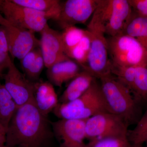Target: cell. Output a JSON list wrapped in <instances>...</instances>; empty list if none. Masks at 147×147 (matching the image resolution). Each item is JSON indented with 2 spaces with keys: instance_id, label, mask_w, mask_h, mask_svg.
Masks as SVG:
<instances>
[{
  "instance_id": "obj_1",
  "label": "cell",
  "mask_w": 147,
  "mask_h": 147,
  "mask_svg": "<svg viewBox=\"0 0 147 147\" xmlns=\"http://www.w3.org/2000/svg\"><path fill=\"white\" fill-rule=\"evenodd\" d=\"M47 116L32 100L17 108L6 130L8 147H42L52 135Z\"/></svg>"
},
{
  "instance_id": "obj_2",
  "label": "cell",
  "mask_w": 147,
  "mask_h": 147,
  "mask_svg": "<svg viewBox=\"0 0 147 147\" xmlns=\"http://www.w3.org/2000/svg\"><path fill=\"white\" fill-rule=\"evenodd\" d=\"M132 14L128 0H99L87 30L109 37L123 34Z\"/></svg>"
},
{
  "instance_id": "obj_3",
  "label": "cell",
  "mask_w": 147,
  "mask_h": 147,
  "mask_svg": "<svg viewBox=\"0 0 147 147\" xmlns=\"http://www.w3.org/2000/svg\"><path fill=\"white\" fill-rule=\"evenodd\" d=\"M104 100L110 113L119 116L129 125L139 120L138 104L131 92L113 74L100 79Z\"/></svg>"
},
{
  "instance_id": "obj_4",
  "label": "cell",
  "mask_w": 147,
  "mask_h": 147,
  "mask_svg": "<svg viewBox=\"0 0 147 147\" xmlns=\"http://www.w3.org/2000/svg\"><path fill=\"white\" fill-rule=\"evenodd\" d=\"M53 111L60 119L76 120H86L100 113L110 112L96 79L82 96L69 102L59 103Z\"/></svg>"
},
{
  "instance_id": "obj_5",
  "label": "cell",
  "mask_w": 147,
  "mask_h": 147,
  "mask_svg": "<svg viewBox=\"0 0 147 147\" xmlns=\"http://www.w3.org/2000/svg\"><path fill=\"white\" fill-rule=\"evenodd\" d=\"M111 65L120 67L147 66V52L138 41L125 34L107 38Z\"/></svg>"
},
{
  "instance_id": "obj_6",
  "label": "cell",
  "mask_w": 147,
  "mask_h": 147,
  "mask_svg": "<svg viewBox=\"0 0 147 147\" xmlns=\"http://www.w3.org/2000/svg\"><path fill=\"white\" fill-rule=\"evenodd\" d=\"M0 13L11 24L34 33L42 31L48 20L44 13L11 0H0Z\"/></svg>"
},
{
  "instance_id": "obj_7",
  "label": "cell",
  "mask_w": 147,
  "mask_h": 147,
  "mask_svg": "<svg viewBox=\"0 0 147 147\" xmlns=\"http://www.w3.org/2000/svg\"><path fill=\"white\" fill-rule=\"evenodd\" d=\"M129 125L110 112L96 114L86 120V139L89 141L110 137L128 136Z\"/></svg>"
},
{
  "instance_id": "obj_8",
  "label": "cell",
  "mask_w": 147,
  "mask_h": 147,
  "mask_svg": "<svg viewBox=\"0 0 147 147\" xmlns=\"http://www.w3.org/2000/svg\"><path fill=\"white\" fill-rule=\"evenodd\" d=\"M88 31L91 45L86 67L84 70L100 79L112 74L111 64L108 55L107 38L100 32Z\"/></svg>"
},
{
  "instance_id": "obj_9",
  "label": "cell",
  "mask_w": 147,
  "mask_h": 147,
  "mask_svg": "<svg viewBox=\"0 0 147 147\" xmlns=\"http://www.w3.org/2000/svg\"><path fill=\"white\" fill-rule=\"evenodd\" d=\"M0 26L5 31L9 54L12 58L21 60L32 50L40 47V41L34 33L11 24L1 13Z\"/></svg>"
},
{
  "instance_id": "obj_10",
  "label": "cell",
  "mask_w": 147,
  "mask_h": 147,
  "mask_svg": "<svg viewBox=\"0 0 147 147\" xmlns=\"http://www.w3.org/2000/svg\"><path fill=\"white\" fill-rule=\"evenodd\" d=\"M3 77L4 85L18 108L34 100L35 82L30 81L21 73L13 61Z\"/></svg>"
},
{
  "instance_id": "obj_11",
  "label": "cell",
  "mask_w": 147,
  "mask_h": 147,
  "mask_svg": "<svg viewBox=\"0 0 147 147\" xmlns=\"http://www.w3.org/2000/svg\"><path fill=\"white\" fill-rule=\"evenodd\" d=\"M99 0H67L61 3L59 16L57 21L64 29L76 24L86 23L93 14Z\"/></svg>"
},
{
  "instance_id": "obj_12",
  "label": "cell",
  "mask_w": 147,
  "mask_h": 147,
  "mask_svg": "<svg viewBox=\"0 0 147 147\" xmlns=\"http://www.w3.org/2000/svg\"><path fill=\"white\" fill-rule=\"evenodd\" d=\"M86 120L60 119L51 123L60 147H86Z\"/></svg>"
},
{
  "instance_id": "obj_13",
  "label": "cell",
  "mask_w": 147,
  "mask_h": 147,
  "mask_svg": "<svg viewBox=\"0 0 147 147\" xmlns=\"http://www.w3.org/2000/svg\"><path fill=\"white\" fill-rule=\"evenodd\" d=\"M40 48L45 67L70 59L65 53L61 33L51 28L48 24L40 32Z\"/></svg>"
},
{
  "instance_id": "obj_14",
  "label": "cell",
  "mask_w": 147,
  "mask_h": 147,
  "mask_svg": "<svg viewBox=\"0 0 147 147\" xmlns=\"http://www.w3.org/2000/svg\"><path fill=\"white\" fill-rule=\"evenodd\" d=\"M122 84L137 103L147 101V66L127 68L123 76Z\"/></svg>"
},
{
  "instance_id": "obj_15",
  "label": "cell",
  "mask_w": 147,
  "mask_h": 147,
  "mask_svg": "<svg viewBox=\"0 0 147 147\" xmlns=\"http://www.w3.org/2000/svg\"><path fill=\"white\" fill-rule=\"evenodd\" d=\"M34 100L40 113L47 117L59 103L54 86L48 81L35 82Z\"/></svg>"
},
{
  "instance_id": "obj_16",
  "label": "cell",
  "mask_w": 147,
  "mask_h": 147,
  "mask_svg": "<svg viewBox=\"0 0 147 147\" xmlns=\"http://www.w3.org/2000/svg\"><path fill=\"white\" fill-rule=\"evenodd\" d=\"M81 68L79 63L71 59L55 63L47 68L48 82L53 86L61 87L79 74L82 71Z\"/></svg>"
},
{
  "instance_id": "obj_17",
  "label": "cell",
  "mask_w": 147,
  "mask_h": 147,
  "mask_svg": "<svg viewBox=\"0 0 147 147\" xmlns=\"http://www.w3.org/2000/svg\"><path fill=\"white\" fill-rule=\"evenodd\" d=\"M96 79L86 70H83L68 84L59 99V103L73 101L84 94Z\"/></svg>"
},
{
  "instance_id": "obj_18",
  "label": "cell",
  "mask_w": 147,
  "mask_h": 147,
  "mask_svg": "<svg viewBox=\"0 0 147 147\" xmlns=\"http://www.w3.org/2000/svg\"><path fill=\"white\" fill-rule=\"evenodd\" d=\"M17 4L44 13L48 19L57 20L60 13L61 2L58 0H11Z\"/></svg>"
},
{
  "instance_id": "obj_19",
  "label": "cell",
  "mask_w": 147,
  "mask_h": 147,
  "mask_svg": "<svg viewBox=\"0 0 147 147\" xmlns=\"http://www.w3.org/2000/svg\"><path fill=\"white\" fill-rule=\"evenodd\" d=\"M123 34L133 38L147 52V18L139 16L132 11L131 18Z\"/></svg>"
},
{
  "instance_id": "obj_20",
  "label": "cell",
  "mask_w": 147,
  "mask_h": 147,
  "mask_svg": "<svg viewBox=\"0 0 147 147\" xmlns=\"http://www.w3.org/2000/svg\"><path fill=\"white\" fill-rule=\"evenodd\" d=\"M18 108L4 84L0 83V124L6 130Z\"/></svg>"
},
{
  "instance_id": "obj_21",
  "label": "cell",
  "mask_w": 147,
  "mask_h": 147,
  "mask_svg": "<svg viewBox=\"0 0 147 147\" xmlns=\"http://www.w3.org/2000/svg\"><path fill=\"white\" fill-rule=\"evenodd\" d=\"M85 34L86 30L79 28L75 26L64 29L61 33L65 53L67 57L70 51L79 44Z\"/></svg>"
},
{
  "instance_id": "obj_22",
  "label": "cell",
  "mask_w": 147,
  "mask_h": 147,
  "mask_svg": "<svg viewBox=\"0 0 147 147\" xmlns=\"http://www.w3.org/2000/svg\"><path fill=\"white\" fill-rule=\"evenodd\" d=\"M90 38L87 30L79 44L69 53L68 57L73 59L82 67L83 69L86 65L90 47Z\"/></svg>"
},
{
  "instance_id": "obj_23",
  "label": "cell",
  "mask_w": 147,
  "mask_h": 147,
  "mask_svg": "<svg viewBox=\"0 0 147 147\" xmlns=\"http://www.w3.org/2000/svg\"><path fill=\"white\" fill-rule=\"evenodd\" d=\"M147 136V110L133 129L129 130V140L133 147H141L144 144Z\"/></svg>"
},
{
  "instance_id": "obj_24",
  "label": "cell",
  "mask_w": 147,
  "mask_h": 147,
  "mask_svg": "<svg viewBox=\"0 0 147 147\" xmlns=\"http://www.w3.org/2000/svg\"><path fill=\"white\" fill-rule=\"evenodd\" d=\"M86 147H133L126 137H110L89 141Z\"/></svg>"
},
{
  "instance_id": "obj_25",
  "label": "cell",
  "mask_w": 147,
  "mask_h": 147,
  "mask_svg": "<svg viewBox=\"0 0 147 147\" xmlns=\"http://www.w3.org/2000/svg\"><path fill=\"white\" fill-rule=\"evenodd\" d=\"M9 55L5 31L2 26H0V77H3V71L8 69L12 61Z\"/></svg>"
},
{
  "instance_id": "obj_26",
  "label": "cell",
  "mask_w": 147,
  "mask_h": 147,
  "mask_svg": "<svg viewBox=\"0 0 147 147\" xmlns=\"http://www.w3.org/2000/svg\"><path fill=\"white\" fill-rule=\"evenodd\" d=\"M44 66L45 63L40 49L35 61L25 76L31 82H38Z\"/></svg>"
},
{
  "instance_id": "obj_27",
  "label": "cell",
  "mask_w": 147,
  "mask_h": 147,
  "mask_svg": "<svg viewBox=\"0 0 147 147\" xmlns=\"http://www.w3.org/2000/svg\"><path fill=\"white\" fill-rule=\"evenodd\" d=\"M40 50V48L38 47L32 50L21 60V67L25 75L34 63Z\"/></svg>"
},
{
  "instance_id": "obj_28",
  "label": "cell",
  "mask_w": 147,
  "mask_h": 147,
  "mask_svg": "<svg viewBox=\"0 0 147 147\" xmlns=\"http://www.w3.org/2000/svg\"><path fill=\"white\" fill-rule=\"evenodd\" d=\"M134 13L147 18V0H128Z\"/></svg>"
},
{
  "instance_id": "obj_29",
  "label": "cell",
  "mask_w": 147,
  "mask_h": 147,
  "mask_svg": "<svg viewBox=\"0 0 147 147\" xmlns=\"http://www.w3.org/2000/svg\"><path fill=\"white\" fill-rule=\"evenodd\" d=\"M6 130L0 124V145L5 144Z\"/></svg>"
},
{
  "instance_id": "obj_30",
  "label": "cell",
  "mask_w": 147,
  "mask_h": 147,
  "mask_svg": "<svg viewBox=\"0 0 147 147\" xmlns=\"http://www.w3.org/2000/svg\"><path fill=\"white\" fill-rule=\"evenodd\" d=\"M0 147H8L6 146L5 144L4 145H0Z\"/></svg>"
},
{
  "instance_id": "obj_31",
  "label": "cell",
  "mask_w": 147,
  "mask_h": 147,
  "mask_svg": "<svg viewBox=\"0 0 147 147\" xmlns=\"http://www.w3.org/2000/svg\"><path fill=\"white\" fill-rule=\"evenodd\" d=\"M147 144V136L146 137V139L145 140L144 144Z\"/></svg>"
},
{
  "instance_id": "obj_32",
  "label": "cell",
  "mask_w": 147,
  "mask_h": 147,
  "mask_svg": "<svg viewBox=\"0 0 147 147\" xmlns=\"http://www.w3.org/2000/svg\"><path fill=\"white\" fill-rule=\"evenodd\" d=\"M141 147H147V144H145V146H143Z\"/></svg>"
}]
</instances>
